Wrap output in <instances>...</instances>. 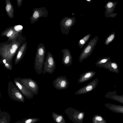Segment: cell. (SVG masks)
Here are the masks:
<instances>
[{"label":"cell","instance_id":"20","mask_svg":"<svg viewBox=\"0 0 123 123\" xmlns=\"http://www.w3.org/2000/svg\"><path fill=\"white\" fill-rule=\"evenodd\" d=\"M10 116L6 111H2L0 109V123H10Z\"/></svg>","mask_w":123,"mask_h":123},{"label":"cell","instance_id":"25","mask_svg":"<svg viewBox=\"0 0 123 123\" xmlns=\"http://www.w3.org/2000/svg\"><path fill=\"white\" fill-rule=\"evenodd\" d=\"M39 120L38 118L29 117L23 119L21 121V123H35Z\"/></svg>","mask_w":123,"mask_h":123},{"label":"cell","instance_id":"16","mask_svg":"<svg viewBox=\"0 0 123 123\" xmlns=\"http://www.w3.org/2000/svg\"><path fill=\"white\" fill-rule=\"evenodd\" d=\"M27 46V43L25 42L20 46L15 59L14 62L15 65L17 64L23 59L26 51Z\"/></svg>","mask_w":123,"mask_h":123},{"label":"cell","instance_id":"19","mask_svg":"<svg viewBox=\"0 0 123 123\" xmlns=\"http://www.w3.org/2000/svg\"><path fill=\"white\" fill-rule=\"evenodd\" d=\"M5 10L8 16L11 18L14 17V9L13 7L9 0H5Z\"/></svg>","mask_w":123,"mask_h":123},{"label":"cell","instance_id":"18","mask_svg":"<svg viewBox=\"0 0 123 123\" xmlns=\"http://www.w3.org/2000/svg\"><path fill=\"white\" fill-rule=\"evenodd\" d=\"M116 91L108 92L105 95L107 98L114 100L123 104V95H118L117 94Z\"/></svg>","mask_w":123,"mask_h":123},{"label":"cell","instance_id":"8","mask_svg":"<svg viewBox=\"0 0 123 123\" xmlns=\"http://www.w3.org/2000/svg\"><path fill=\"white\" fill-rule=\"evenodd\" d=\"M49 14L48 11L45 7L34 8L30 17V23L33 24L41 17L47 18Z\"/></svg>","mask_w":123,"mask_h":123},{"label":"cell","instance_id":"6","mask_svg":"<svg viewBox=\"0 0 123 123\" xmlns=\"http://www.w3.org/2000/svg\"><path fill=\"white\" fill-rule=\"evenodd\" d=\"M16 78L29 89L34 95H37L38 94L39 87L36 81L30 78Z\"/></svg>","mask_w":123,"mask_h":123},{"label":"cell","instance_id":"24","mask_svg":"<svg viewBox=\"0 0 123 123\" xmlns=\"http://www.w3.org/2000/svg\"><path fill=\"white\" fill-rule=\"evenodd\" d=\"M116 35L114 31L109 35L106 38L105 41V44L106 45H109L114 39Z\"/></svg>","mask_w":123,"mask_h":123},{"label":"cell","instance_id":"4","mask_svg":"<svg viewBox=\"0 0 123 123\" xmlns=\"http://www.w3.org/2000/svg\"><path fill=\"white\" fill-rule=\"evenodd\" d=\"M98 39V36H96L90 40L83 49L79 57L80 62L86 59L91 54Z\"/></svg>","mask_w":123,"mask_h":123},{"label":"cell","instance_id":"10","mask_svg":"<svg viewBox=\"0 0 123 123\" xmlns=\"http://www.w3.org/2000/svg\"><path fill=\"white\" fill-rule=\"evenodd\" d=\"M98 80L97 78L95 79L83 87L79 89L75 92V94H83L92 91L96 87L98 84Z\"/></svg>","mask_w":123,"mask_h":123},{"label":"cell","instance_id":"2","mask_svg":"<svg viewBox=\"0 0 123 123\" xmlns=\"http://www.w3.org/2000/svg\"><path fill=\"white\" fill-rule=\"evenodd\" d=\"M46 49L42 43L38 45L34 62V68L38 74H41L43 72L44 62Z\"/></svg>","mask_w":123,"mask_h":123},{"label":"cell","instance_id":"22","mask_svg":"<svg viewBox=\"0 0 123 123\" xmlns=\"http://www.w3.org/2000/svg\"><path fill=\"white\" fill-rule=\"evenodd\" d=\"M0 63L3 64L4 67L7 70H12V65L8 62L5 58L1 57Z\"/></svg>","mask_w":123,"mask_h":123},{"label":"cell","instance_id":"26","mask_svg":"<svg viewBox=\"0 0 123 123\" xmlns=\"http://www.w3.org/2000/svg\"><path fill=\"white\" fill-rule=\"evenodd\" d=\"M17 1L18 6L19 7H20L22 5V0H17Z\"/></svg>","mask_w":123,"mask_h":123},{"label":"cell","instance_id":"14","mask_svg":"<svg viewBox=\"0 0 123 123\" xmlns=\"http://www.w3.org/2000/svg\"><path fill=\"white\" fill-rule=\"evenodd\" d=\"M99 68H102L113 73H119V70L118 64L115 62H111L102 64L98 66Z\"/></svg>","mask_w":123,"mask_h":123},{"label":"cell","instance_id":"11","mask_svg":"<svg viewBox=\"0 0 123 123\" xmlns=\"http://www.w3.org/2000/svg\"><path fill=\"white\" fill-rule=\"evenodd\" d=\"M118 2H117L109 1L107 2L105 6L106 10L105 12V15L107 18H114L116 17L117 14L114 13L115 10Z\"/></svg>","mask_w":123,"mask_h":123},{"label":"cell","instance_id":"23","mask_svg":"<svg viewBox=\"0 0 123 123\" xmlns=\"http://www.w3.org/2000/svg\"><path fill=\"white\" fill-rule=\"evenodd\" d=\"M111 58L110 57H105L99 59L95 63L96 67L102 64L111 61Z\"/></svg>","mask_w":123,"mask_h":123},{"label":"cell","instance_id":"30","mask_svg":"<svg viewBox=\"0 0 123 123\" xmlns=\"http://www.w3.org/2000/svg\"><path fill=\"white\" fill-rule=\"evenodd\" d=\"M86 1H88V2H91L92 0H86Z\"/></svg>","mask_w":123,"mask_h":123},{"label":"cell","instance_id":"27","mask_svg":"<svg viewBox=\"0 0 123 123\" xmlns=\"http://www.w3.org/2000/svg\"><path fill=\"white\" fill-rule=\"evenodd\" d=\"M62 119V117L61 116L58 117L56 119V121L57 122H59Z\"/></svg>","mask_w":123,"mask_h":123},{"label":"cell","instance_id":"29","mask_svg":"<svg viewBox=\"0 0 123 123\" xmlns=\"http://www.w3.org/2000/svg\"><path fill=\"white\" fill-rule=\"evenodd\" d=\"M21 123V121L20 120H19L15 123Z\"/></svg>","mask_w":123,"mask_h":123},{"label":"cell","instance_id":"7","mask_svg":"<svg viewBox=\"0 0 123 123\" xmlns=\"http://www.w3.org/2000/svg\"><path fill=\"white\" fill-rule=\"evenodd\" d=\"M75 21L76 18L75 17H64L61 21L60 23L62 34L68 35L71 27L75 24Z\"/></svg>","mask_w":123,"mask_h":123},{"label":"cell","instance_id":"1","mask_svg":"<svg viewBox=\"0 0 123 123\" xmlns=\"http://www.w3.org/2000/svg\"><path fill=\"white\" fill-rule=\"evenodd\" d=\"M21 32L16 38L8 40L0 43V55L7 62L12 64L13 58L17 53L22 44L25 41L26 38Z\"/></svg>","mask_w":123,"mask_h":123},{"label":"cell","instance_id":"12","mask_svg":"<svg viewBox=\"0 0 123 123\" xmlns=\"http://www.w3.org/2000/svg\"><path fill=\"white\" fill-rule=\"evenodd\" d=\"M14 82L15 85L26 98L31 99L33 98L34 95L29 89L17 80L16 78L14 79Z\"/></svg>","mask_w":123,"mask_h":123},{"label":"cell","instance_id":"9","mask_svg":"<svg viewBox=\"0 0 123 123\" xmlns=\"http://www.w3.org/2000/svg\"><path fill=\"white\" fill-rule=\"evenodd\" d=\"M54 87L56 89L61 90L66 89L69 84V82L65 76H59L53 82Z\"/></svg>","mask_w":123,"mask_h":123},{"label":"cell","instance_id":"21","mask_svg":"<svg viewBox=\"0 0 123 123\" xmlns=\"http://www.w3.org/2000/svg\"><path fill=\"white\" fill-rule=\"evenodd\" d=\"M91 36V34H87L79 41L78 43V45L80 49L83 47L84 45L89 40Z\"/></svg>","mask_w":123,"mask_h":123},{"label":"cell","instance_id":"28","mask_svg":"<svg viewBox=\"0 0 123 123\" xmlns=\"http://www.w3.org/2000/svg\"><path fill=\"white\" fill-rule=\"evenodd\" d=\"M83 117V115L82 113H80L78 116V118L79 119H81Z\"/></svg>","mask_w":123,"mask_h":123},{"label":"cell","instance_id":"13","mask_svg":"<svg viewBox=\"0 0 123 123\" xmlns=\"http://www.w3.org/2000/svg\"><path fill=\"white\" fill-rule=\"evenodd\" d=\"M21 32H17L14 29L13 26H11L5 30L1 33V36L2 37L5 36L7 38L8 40H12L18 37Z\"/></svg>","mask_w":123,"mask_h":123},{"label":"cell","instance_id":"5","mask_svg":"<svg viewBox=\"0 0 123 123\" xmlns=\"http://www.w3.org/2000/svg\"><path fill=\"white\" fill-rule=\"evenodd\" d=\"M56 68V63L52 53L48 52L44 64L43 75L47 73L52 74Z\"/></svg>","mask_w":123,"mask_h":123},{"label":"cell","instance_id":"17","mask_svg":"<svg viewBox=\"0 0 123 123\" xmlns=\"http://www.w3.org/2000/svg\"><path fill=\"white\" fill-rule=\"evenodd\" d=\"M96 73L94 71H89L80 74V78L78 80V83H81L87 81L94 77Z\"/></svg>","mask_w":123,"mask_h":123},{"label":"cell","instance_id":"3","mask_svg":"<svg viewBox=\"0 0 123 123\" xmlns=\"http://www.w3.org/2000/svg\"><path fill=\"white\" fill-rule=\"evenodd\" d=\"M7 91L8 96L12 99L23 103L25 102L24 95L15 85L11 81L8 83Z\"/></svg>","mask_w":123,"mask_h":123},{"label":"cell","instance_id":"15","mask_svg":"<svg viewBox=\"0 0 123 123\" xmlns=\"http://www.w3.org/2000/svg\"><path fill=\"white\" fill-rule=\"evenodd\" d=\"M63 54L62 63L66 66H70L72 64L73 61L72 57L70 51L68 49L65 48L61 50Z\"/></svg>","mask_w":123,"mask_h":123}]
</instances>
